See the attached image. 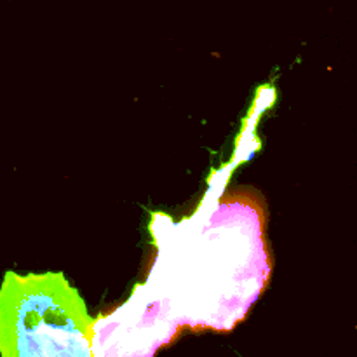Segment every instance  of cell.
Wrapping results in <instances>:
<instances>
[{
	"mask_svg": "<svg viewBox=\"0 0 357 357\" xmlns=\"http://www.w3.org/2000/svg\"><path fill=\"white\" fill-rule=\"evenodd\" d=\"M2 357H96L93 321L59 272H7L0 286Z\"/></svg>",
	"mask_w": 357,
	"mask_h": 357,
	"instance_id": "obj_1",
	"label": "cell"
}]
</instances>
